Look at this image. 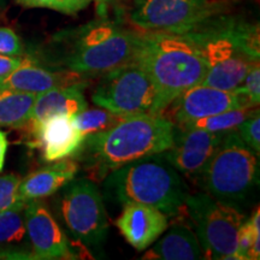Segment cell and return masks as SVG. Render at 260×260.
<instances>
[{
    "label": "cell",
    "mask_w": 260,
    "mask_h": 260,
    "mask_svg": "<svg viewBox=\"0 0 260 260\" xmlns=\"http://www.w3.org/2000/svg\"><path fill=\"white\" fill-rule=\"evenodd\" d=\"M199 48L206 65L203 84L239 92L249 67L259 60V24L219 15L180 32Z\"/></svg>",
    "instance_id": "6da1fadb"
},
{
    "label": "cell",
    "mask_w": 260,
    "mask_h": 260,
    "mask_svg": "<svg viewBox=\"0 0 260 260\" xmlns=\"http://www.w3.org/2000/svg\"><path fill=\"white\" fill-rule=\"evenodd\" d=\"M174 126L164 113L124 116L112 128L84 138L75 160L102 181L130 161L167 151L174 139Z\"/></svg>",
    "instance_id": "7a4b0ae2"
},
{
    "label": "cell",
    "mask_w": 260,
    "mask_h": 260,
    "mask_svg": "<svg viewBox=\"0 0 260 260\" xmlns=\"http://www.w3.org/2000/svg\"><path fill=\"white\" fill-rule=\"evenodd\" d=\"M140 32L107 17L65 29L53 37L52 65L86 80L99 77L134 61Z\"/></svg>",
    "instance_id": "3957f363"
},
{
    "label": "cell",
    "mask_w": 260,
    "mask_h": 260,
    "mask_svg": "<svg viewBox=\"0 0 260 260\" xmlns=\"http://www.w3.org/2000/svg\"><path fill=\"white\" fill-rule=\"evenodd\" d=\"M134 63L154 84L159 113H164L184 90L203 83L206 75L204 58L194 42L170 31L141 30Z\"/></svg>",
    "instance_id": "277c9868"
},
{
    "label": "cell",
    "mask_w": 260,
    "mask_h": 260,
    "mask_svg": "<svg viewBox=\"0 0 260 260\" xmlns=\"http://www.w3.org/2000/svg\"><path fill=\"white\" fill-rule=\"evenodd\" d=\"M104 197L124 205L140 203L153 206L167 216L186 209L189 195L181 174L161 153L136 159L110 172L103 180Z\"/></svg>",
    "instance_id": "5b68a950"
},
{
    "label": "cell",
    "mask_w": 260,
    "mask_h": 260,
    "mask_svg": "<svg viewBox=\"0 0 260 260\" xmlns=\"http://www.w3.org/2000/svg\"><path fill=\"white\" fill-rule=\"evenodd\" d=\"M258 177L259 155L242 141L236 130L224 135L197 182L205 193L239 209L258 184Z\"/></svg>",
    "instance_id": "8992f818"
},
{
    "label": "cell",
    "mask_w": 260,
    "mask_h": 260,
    "mask_svg": "<svg viewBox=\"0 0 260 260\" xmlns=\"http://www.w3.org/2000/svg\"><path fill=\"white\" fill-rule=\"evenodd\" d=\"M186 211L204 249L205 258L239 259L237 236L246 217L232 205L214 199L210 194L188 195Z\"/></svg>",
    "instance_id": "52a82bcc"
},
{
    "label": "cell",
    "mask_w": 260,
    "mask_h": 260,
    "mask_svg": "<svg viewBox=\"0 0 260 260\" xmlns=\"http://www.w3.org/2000/svg\"><path fill=\"white\" fill-rule=\"evenodd\" d=\"M99 77L92 94L95 105L121 116L159 113L154 84L147 73L134 61Z\"/></svg>",
    "instance_id": "ba28073f"
},
{
    "label": "cell",
    "mask_w": 260,
    "mask_h": 260,
    "mask_svg": "<svg viewBox=\"0 0 260 260\" xmlns=\"http://www.w3.org/2000/svg\"><path fill=\"white\" fill-rule=\"evenodd\" d=\"M59 211L75 241L94 246L106 239L109 219L104 197L95 182L75 177L65 184L59 197Z\"/></svg>",
    "instance_id": "9c48e42d"
},
{
    "label": "cell",
    "mask_w": 260,
    "mask_h": 260,
    "mask_svg": "<svg viewBox=\"0 0 260 260\" xmlns=\"http://www.w3.org/2000/svg\"><path fill=\"white\" fill-rule=\"evenodd\" d=\"M219 12L210 0H144L130 14L139 30L180 32Z\"/></svg>",
    "instance_id": "30bf717a"
},
{
    "label": "cell",
    "mask_w": 260,
    "mask_h": 260,
    "mask_svg": "<svg viewBox=\"0 0 260 260\" xmlns=\"http://www.w3.org/2000/svg\"><path fill=\"white\" fill-rule=\"evenodd\" d=\"M224 135V133L175 125L172 144L161 154L181 175L198 180L216 153Z\"/></svg>",
    "instance_id": "8fae6325"
},
{
    "label": "cell",
    "mask_w": 260,
    "mask_h": 260,
    "mask_svg": "<svg viewBox=\"0 0 260 260\" xmlns=\"http://www.w3.org/2000/svg\"><path fill=\"white\" fill-rule=\"evenodd\" d=\"M251 106L254 105L243 93L229 92L200 83L184 90L167 110L171 116L169 119L175 125H182L233 109Z\"/></svg>",
    "instance_id": "7c38bea8"
},
{
    "label": "cell",
    "mask_w": 260,
    "mask_h": 260,
    "mask_svg": "<svg viewBox=\"0 0 260 260\" xmlns=\"http://www.w3.org/2000/svg\"><path fill=\"white\" fill-rule=\"evenodd\" d=\"M24 218L32 259L74 258L69 239L42 199L27 201Z\"/></svg>",
    "instance_id": "4fadbf2b"
},
{
    "label": "cell",
    "mask_w": 260,
    "mask_h": 260,
    "mask_svg": "<svg viewBox=\"0 0 260 260\" xmlns=\"http://www.w3.org/2000/svg\"><path fill=\"white\" fill-rule=\"evenodd\" d=\"M116 226L130 246L136 251H145L168 230L169 219L165 213L153 206L126 203L116 219Z\"/></svg>",
    "instance_id": "5bb4252c"
},
{
    "label": "cell",
    "mask_w": 260,
    "mask_h": 260,
    "mask_svg": "<svg viewBox=\"0 0 260 260\" xmlns=\"http://www.w3.org/2000/svg\"><path fill=\"white\" fill-rule=\"evenodd\" d=\"M86 79L59 68H48L24 58L16 69L0 81V88L28 94H41L58 87L84 83Z\"/></svg>",
    "instance_id": "9a60e30c"
},
{
    "label": "cell",
    "mask_w": 260,
    "mask_h": 260,
    "mask_svg": "<svg viewBox=\"0 0 260 260\" xmlns=\"http://www.w3.org/2000/svg\"><path fill=\"white\" fill-rule=\"evenodd\" d=\"M31 130L37 136L42 158L47 162L74 157L84 140L75 123L74 116H51Z\"/></svg>",
    "instance_id": "2e32d148"
},
{
    "label": "cell",
    "mask_w": 260,
    "mask_h": 260,
    "mask_svg": "<svg viewBox=\"0 0 260 260\" xmlns=\"http://www.w3.org/2000/svg\"><path fill=\"white\" fill-rule=\"evenodd\" d=\"M80 164L75 159H63L54 161L48 168L31 172L21 180L18 186V198L23 201L44 199L60 190L65 184L76 177Z\"/></svg>",
    "instance_id": "e0dca14e"
},
{
    "label": "cell",
    "mask_w": 260,
    "mask_h": 260,
    "mask_svg": "<svg viewBox=\"0 0 260 260\" xmlns=\"http://www.w3.org/2000/svg\"><path fill=\"white\" fill-rule=\"evenodd\" d=\"M83 84L58 87L38 94L28 124L34 128L42 121L54 115L76 116L88 107L83 94Z\"/></svg>",
    "instance_id": "ac0fdd59"
},
{
    "label": "cell",
    "mask_w": 260,
    "mask_h": 260,
    "mask_svg": "<svg viewBox=\"0 0 260 260\" xmlns=\"http://www.w3.org/2000/svg\"><path fill=\"white\" fill-rule=\"evenodd\" d=\"M204 249L197 234L186 224H175L142 259L159 260H194L203 259Z\"/></svg>",
    "instance_id": "d6986e66"
},
{
    "label": "cell",
    "mask_w": 260,
    "mask_h": 260,
    "mask_svg": "<svg viewBox=\"0 0 260 260\" xmlns=\"http://www.w3.org/2000/svg\"><path fill=\"white\" fill-rule=\"evenodd\" d=\"M27 201L19 200L10 206L9 209L0 211V255H14L12 258L29 259L28 253L19 248L28 239L27 228H25L24 210ZM29 240V239H28Z\"/></svg>",
    "instance_id": "ffe728a7"
},
{
    "label": "cell",
    "mask_w": 260,
    "mask_h": 260,
    "mask_svg": "<svg viewBox=\"0 0 260 260\" xmlns=\"http://www.w3.org/2000/svg\"><path fill=\"white\" fill-rule=\"evenodd\" d=\"M37 95L0 88V126L28 125Z\"/></svg>",
    "instance_id": "44dd1931"
},
{
    "label": "cell",
    "mask_w": 260,
    "mask_h": 260,
    "mask_svg": "<svg viewBox=\"0 0 260 260\" xmlns=\"http://www.w3.org/2000/svg\"><path fill=\"white\" fill-rule=\"evenodd\" d=\"M258 106L251 107H240V109H233L229 111H224L217 115L205 117V118L197 119V121L182 124L187 128L203 129L212 133H226L236 132L237 128L252 115Z\"/></svg>",
    "instance_id": "7402d4cb"
},
{
    "label": "cell",
    "mask_w": 260,
    "mask_h": 260,
    "mask_svg": "<svg viewBox=\"0 0 260 260\" xmlns=\"http://www.w3.org/2000/svg\"><path fill=\"white\" fill-rule=\"evenodd\" d=\"M237 254L240 260L260 258V210L256 207L249 219H245L239 229Z\"/></svg>",
    "instance_id": "603a6c76"
},
{
    "label": "cell",
    "mask_w": 260,
    "mask_h": 260,
    "mask_svg": "<svg viewBox=\"0 0 260 260\" xmlns=\"http://www.w3.org/2000/svg\"><path fill=\"white\" fill-rule=\"evenodd\" d=\"M124 116L117 115L115 112L100 107V109H88L74 116L75 123L80 129L81 134L84 138L89 135L98 134L112 128L118 123Z\"/></svg>",
    "instance_id": "cb8c5ba5"
},
{
    "label": "cell",
    "mask_w": 260,
    "mask_h": 260,
    "mask_svg": "<svg viewBox=\"0 0 260 260\" xmlns=\"http://www.w3.org/2000/svg\"><path fill=\"white\" fill-rule=\"evenodd\" d=\"M15 2L24 8L48 9L71 16L86 9L92 0H15Z\"/></svg>",
    "instance_id": "d4e9b609"
},
{
    "label": "cell",
    "mask_w": 260,
    "mask_h": 260,
    "mask_svg": "<svg viewBox=\"0 0 260 260\" xmlns=\"http://www.w3.org/2000/svg\"><path fill=\"white\" fill-rule=\"evenodd\" d=\"M240 138L256 154L260 153V112L256 109L241 125L237 128Z\"/></svg>",
    "instance_id": "484cf974"
},
{
    "label": "cell",
    "mask_w": 260,
    "mask_h": 260,
    "mask_svg": "<svg viewBox=\"0 0 260 260\" xmlns=\"http://www.w3.org/2000/svg\"><path fill=\"white\" fill-rule=\"evenodd\" d=\"M19 182L21 178L15 174L0 176V211L9 209L21 200L18 198Z\"/></svg>",
    "instance_id": "4316f807"
},
{
    "label": "cell",
    "mask_w": 260,
    "mask_h": 260,
    "mask_svg": "<svg viewBox=\"0 0 260 260\" xmlns=\"http://www.w3.org/2000/svg\"><path fill=\"white\" fill-rule=\"evenodd\" d=\"M240 93H243L248 98L254 106H259L260 103V65L259 60L254 61L248 71H247L242 86L239 89Z\"/></svg>",
    "instance_id": "83f0119b"
},
{
    "label": "cell",
    "mask_w": 260,
    "mask_h": 260,
    "mask_svg": "<svg viewBox=\"0 0 260 260\" xmlns=\"http://www.w3.org/2000/svg\"><path fill=\"white\" fill-rule=\"evenodd\" d=\"M23 44L15 30L0 27V54L11 57H23Z\"/></svg>",
    "instance_id": "f1b7e54d"
},
{
    "label": "cell",
    "mask_w": 260,
    "mask_h": 260,
    "mask_svg": "<svg viewBox=\"0 0 260 260\" xmlns=\"http://www.w3.org/2000/svg\"><path fill=\"white\" fill-rule=\"evenodd\" d=\"M23 60V57H11L0 54V81H3L10 73H12L16 68Z\"/></svg>",
    "instance_id": "f546056e"
},
{
    "label": "cell",
    "mask_w": 260,
    "mask_h": 260,
    "mask_svg": "<svg viewBox=\"0 0 260 260\" xmlns=\"http://www.w3.org/2000/svg\"><path fill=\"white\" fill-rule=\"evenodd\" d=\"M8 147H9L8 135H6L5 132L0 130V171L4 169L6 153H8Z\"/></svg>",
    "instance_id": "4dcf8cb0"
},
{
    "label": "cell",
    "mask_w": 260,
    "mask_h": 260,
    "mask_svg": "<svg viewBox=\"0 0 260 260\" xmlns=\"http://www.w3.org/2000/svg\"><path fill=\"white\" fill-rule=\"evenodd\" d=\"M95 3L98 15L100 17H107V10L113 4H116L117 0H93Z\"/></svg>",
    "instance_id": "1f68e13d"
},
{
    "label": "cell",
    "mask_w": 260,
    "mask_h": 260,
    "mask_svg": "<svg viewBox=\"0 0 260 260\" xmlns=\"http://www.w3.org/2000/svg\"><path fill=\"white\" fill-rule=\"evenodd\" d=\"M142 2H144V0H134V4L136 6V5H139L140 3H142Z\"/></svg>",
    "instance_id": "d6a6232c"
},
{
    "label": "cell",
    "mask_w": 260,
    "mask_h": 260,
    "mask_svg": "<svg viewBox=\"0 0 260 260\" xmlns=\"http://www.w3.org/2000/svg\"><path fill=\"white\" fill-rule=\"evenodd\" d=\"M6 4V0H0V6H4Z\"/></svg>",
    "instance_id": "836d02e7"
}]
</instances>
